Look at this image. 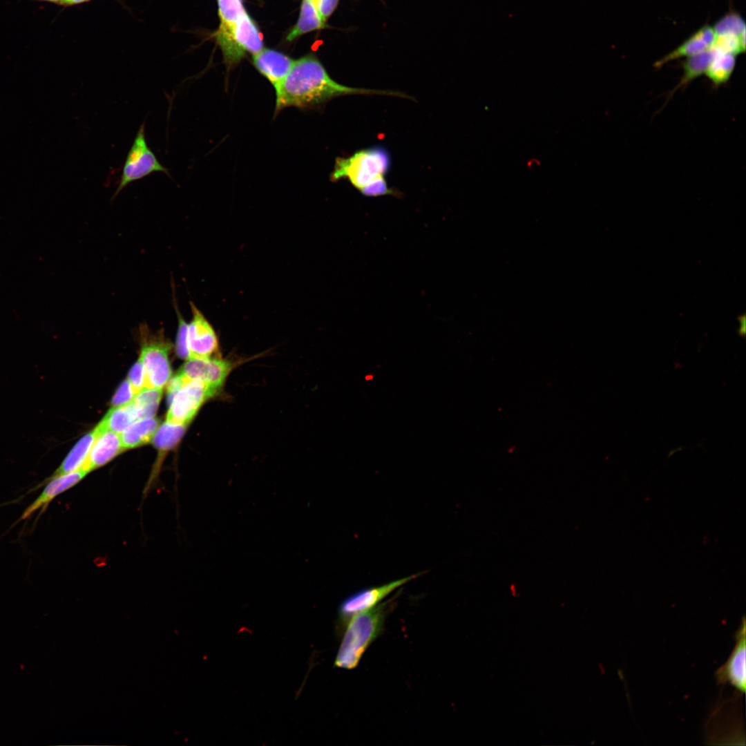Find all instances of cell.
Returning <instances> with one entry per match:
<instances>
[{"label": "cell", "instance_id": "1f68e13d", "mask_svg": "<svg viewBox=\"0 0 746 746\" xmlns=\"http://www.w3.org/2000/svg\"><path fill=\"white\" fill-rule=\"evenodd\" d=\"M37 1H46L50 3H55L57 4L62 5L66 0H34Z\"/></svg>", "mask_w": 746, "mask_h": 746}, {"label": "cell", "instance_id": "ba28073f", "mask_svg": "<svg viewBox=\"0 0 746 746\" xmlns=\"http://www.w3.org/2000/svg\"><path fill=\"white\" fill-rule=\"evenodd\" d=\"M190 307L192 318L187 328L190 358L210 357L219 349L217 334L202 312L191 301Z\"/></svg>", "mask_w": 746, "mask_h": 746}, {"label": "cell", "instance_id": "5bb4252c", "mask_svg": "<svg viewBox=\"0 0 746 746\" xmlns=\"http://www.w3.org/2000/svg\"><path fill=\"white\" fill-rule=\"evenodd\" d=\"M254 64L274 88L287 76L294 62L285 55L270 49L262 50L254 55Z\"/></svg>", "mask_w": 746, "mask_h": 746}, {"label": "cell", "instance_id": "9a60e30c", "mask_svg": "<svg viewBox=\"0 0 746 746\" xmlns=\"http://www.w3.org/2000/svg\"><path fill=\"white\" fill-rule=\"evenodd\" d=\"M187 425L175 423L164 421L156 430L151 441L153 446L159 450L160 456L153 470L151 477L145 487L144 493L151 488L152 484L158 476L162 455L173 448L184 435Z\"/></svg>", "mask_w": 746, "mask_h": 746}, {"label": "cell", "instance_id": "7402d4cb", "mask_svg": "<svg viewBox=\"0 0 746 746\" xmlns=\"http://www.w3.org/2000/svg\"><path fill=\"white\" fill-rule=\"evenodd\" d=\"M323 25L312 0H303L299 19L287 39L291 41L304 33L321 28Z\"/></svg>", "mask_w": 746, "mask_h": 746}, {"label": "cell", "instance_id": "cb8c5ba5", "mask_svg": "<svg viewBox=\"0 0 746 746\" xmlns=\"http://www.w3.org/2000/svg\"><path fill=\"white\" fill-rule=\"evenodd\" d=\"M716 35H740L745 32V23L741 15L730 11L716 22L713 26Z\"/></svg>", "mask_w": 746, "mask_h": 746}, {"label": "cell", "instance_id": "83f0119b", "mask_svg": "<svg viewBox=\"0 0 746 746\" xmlns=\"http://www.w3.org/2000/svg\"><path fill=\"white\" fill-rule=\"evenodd\" d=\"M135 394L129 381L126 379L121 383L117 390L111 401V404L113 407L126 405L133 401Z\"/></svg>", "mask_w": 746, "mask_h": 746}, {"label": "cell", "instance_id": "603a6c76", "mask_svg": "<svg viewBox=\"0 0 746 746\" xmlns=\"http://www.w3.org/2000/svg\"><path fill=\"white\" fill-rule=\"evenodd\" d=\"M162 394V389L144 388L137 392L132 403L139 419L153 417Z\"/></svg>", "mask_w": 746, "mask_h": 746}, {"label": "cell", "instance_id": "9c48e42d", "mask_svg": "<svg viewBox=\"0 0 746 746\" xmlns=\"http://www.w3.org/2000/svg\"><path fill=\"white\" fill-rule=\"evenodd\" d=\"M232 369L229 361L210 357L190 358L178 374L189 379H198L218 392Z\"/></svg>", "mask_w": 746, "mask_h": 746}, {"label": "cell", "instance_id": "ac0fdd59", "mask_svg": "<svg viewBox=\"0 0 746 746\" xmlns=\"http://www.w3.org/2000/svg\"><path fill=\"white\" fill-rule=\"evenodd\" d=\"M233 36L237 44L245 53L248 51L254 55L262 50L261 35L246 12L236 22Z\"/></svg>", "mask_w": 746, "mask_h": 746}, {"label": "cell", "instance_id": "6da1fadb", "mask_svg": "<svg viewBox=\"0 0 746 746\" xmlns=\"http://www.w3.org/2000/svg\"><path fill=\"white\" fill-rule=\"evenodd\" d=\"M274 89L276 113L289 106H314L347 95L389 93L399 95L397 93L341 85L329 77L321 63L313 56L304 57L294 61L283 81Z\"/></svg>", "mask_w": 746, "mask_h": 746}, {"label": "cell", "instance_id": "30bf717a", "mask_svg": "<svg viewBox=\"0 0 746 746\" xmlns=\"http://www.w3.org/2000/svg\"><path fill=\"white\" fill-rule=\"evenodd\" d=\"M736 643L727 662L716 672L719 684L729 683L744 694L746 690L745 620L736 635Z\"/></svg>", "mask_w": 746, "mask_h": 746}, {"label": "cell", "instance_id": "ffe728a7", "mask_svg": "<svg viewBox=\"0 0 746 746\" xmlns=\"http://www.w3.org/2000/svg\"><path fill=\"white\" fill-rule=\"evenodd\" d=\"M736 57V55L734 54L715 48L714 57L705 75L716 86L727 82L734 70Z\"/></svg>", "mask_w": 746, "mask_h": 746}, {"label": "cell", "instance_id": "4dcf8cb0", "mask_svg": "<svg viewBox=\"0 0 746 746\" xmlns=\"http://www.w3.org/2000/svg\"><path fill=\"white\" fill-rule=\"evenodd\" d=\"M90 0H66L62 6H74L82 3L87 2Z\"/></svg>", "mask_w": 746, "mask_h": 746}, {"label": "cell", "instance_id": "277c9868", "mask_svg": "<svg viewBox=\"0 0 746 746\" xmlns=\"http://www.w3.org/2000/svg\"><path fill=\"white\" fill-rule=\"evenodd\" d=\"M163 173L171 178L169 170L157 159L147 144L145 124L140 126L127 153L122 174L113 198L131 183L140 180L153 173Z\"/></svg>", "mask_w": 746, "mask_h": 746}, {"label": "cell", "instance_id": "484cf974", "mask_svg": "<svg viewBox=\"0 0 746 746\" xmlns=\"http://www.w3.org/2000/svg\"><path fill=\"white\" fill-rule=\"evenodd\" d=\"M174 287H174V285L173 284L172 289H173V298L174 307H175V310L176 312V314H177V316H178V332H177L176 347H175L176 354L178 356V357H180L181 358H183V359L188 360V359L190 358V353H189V347H188V343H187L188 324L186 323L184 317L182 316V314H181V313H180V312L179 310L178 305L177 301H176V298L175 297Z\"/></svg>", "mask_w": 746, "mask_h": 746}, {"label": "cell", "instance_id": "e0dca14e", "mask_svg": "<svg viewBox=\"0 0 746 746\" xmlns=\"http://www.w3.org/2000/svg\"><path fill=\"white\" fill-rule=\"evenodd\" d=\"M159 423L154 417L134 421L119 434L124 450L141 446L151 441Z\"/></svg>", "mask_w": 746, "mask_h": 746}, {"label": "cell", "instance_id": "4fadbf2b", "mask_svg": "<svg viewBox=\"0 0 746 746\" xmlns=\"http://www.w3.org/2000/svg\"><path fill=\"white\" fill-rule=\"evenodd\" d=\"M716 34L712 26L705 24L690 35L674 50L656 61L653 66L661 68L673 60L688 57L714 47Z\"/></svg>", "mask_w": 746, "mask_h": 746}, {"label": "cell", "instance_id": "44dd1931", "mask_svg": "<svg viewBox=\"0 0 746 746\" xmlns=\"http://www.w3.org/2000/svg\"><path fill=\"white\" fill-rule=\"evenodd\" d=\"M139 419L132 403L111 408L99 425L104 429L120 434L131 424Z\"/></svg>", "mask_w": 746, "mask_h": 746}, {"label": "cell", "instance_id": "5b68a950", "mask_svg": "<svg viewBox=\"0 0 746 746\" xmlns=\"http://www.w3.org/2000/svg\"><path fill=\"white\" fill-rule=\"evenodd\" d=\"M140 332L142 347L140 358L144 369L146 388L162 389L171 376L169 359L171 344L162 332L151 335L146 325H143Z\"/></svg>", "mask_w": 746, "mask_h": 746}, {"label": "cell", "instance_id": "d6986e66", "mask_svg": "<svg viewBox=\"0 0 746 746\" xmlns=\"http://www.w3.org/2000/svg\"><path fill=\"white\" fill-rule=\"evenodd\" d=\"M714 52L715 48L713 47L685 58V60L682 64L683 70L682 77L675 88L673 89L671 95L676 90L686 87L700 75L705 74Z\"/></svg>", "mask_w": 746, "mask_h": 746}, {"label": "cell", "instance_id": "3957f363", "mask_svg": "<svg viewBox=\"0 0 746 746\" xmlns=\"http://www.w3.org/2000/svg\"><path fill=\"white\" fill-rule=\"evenodd\" d=\"M390 157L382 147L358 151L347 157H338L331 174L332 182L347 178L361 193L370 185L385 179Z\"/></svg>", "mask_w": 746, "mask_h": 746}, {"label": "cell", "instance_id": "2e32d148", "mask_svg": "<svg viewBox=\"0 0 746 746\" xmlns=\"http://www.w3.org/2000/svg\"><path fill=\"white\" fill-rule=\"evenodd\" d=\"M99 432V430L97 425L91 432L82 437L72 448L57 469L50 477L69 473L82 469Z\"/></svg>", "mask_w": 746, "mask_h": 746}, {"label": "cell", "instance_id": "d4e9b609", "mask_svg": "<svg viewBox=\"0 0 746 746\" xmlns=\"http://www.w3.org/2000/svg\"><path fill=\"white\" fill-rule=\"evenodd\" d=\"M221 24L234 27L239 18L245 12L241 0H218Z\"/></svg>", "mask_w": 746, "mask_h": 746}, {"label": "cell", "instance_id": "4316f807", "mask_svg": "<svg viewBox=\"0 0 746 746\" xmlns=\"http://www.w3.org/2000/svg\"><path fill=\"white\" fill-rule=\"evenodd\" d=\"M127 380L129 381L135 394L146 388L144 369L140 358L130 370Z\"/></svg>", "mask_w": 746, "mask_h": 746}, {"label": "cell", "instance_id": "7c38bea8", "mask_svg": "<svg viewBox=\"0 0 746 746\" xmlns=\"http://www.w3.org/2000/svg\"><path fill=\"white\" fill-rule=\"evenodd\" d=\"M99 432L90 450L82 469L88 472L108 463L124 450L120 436L97 425Z\"/></svg>", "mask_w": 746, "mask_h": 746}, {"label": "cell", "instance_id": "7a4b0ae2", "mask_svg": "<svg viewBox=\"0 0 746 746\" xmlns=\"http://www.w3.org/2000/svg\"><path fill=\"white\" fill-rule=\"evenodd\" d=\"M388 610V603L358 613L347 622L334 666L352 669L357 667L363 653L383 630Z\"/></svg>", "mask_w": 746, "mask_h": 746}, {"label": "cell", "instance_id": "8fae6325", "mask_svg": "<svg viewBox=\"0 0 746 746\" xmlns=\"http://www.w3.org/2000/svg\"><path fill=\"white\" fill-rule=\"evenodd\" d=\"M88 473L84 469H79L69 473L49 477L41 484H46L39 496L24 510L19 522L31 516L36 511L44 508L58 495L69 490L80 482Z\"/></svg>", "mask_w": 746, "mask_h": 746}, {"label": "cell", "instance_id": "8992f818", "mask_svg": "<svg viewBox=\"0 0 746 746\" xmlns=\"http://www.w3.org/2000/svg\"><path fill=\"white\" fill-rule=\"evenodd\" d=\"M216 393L200 380L183 377L182 385L168 400L166 421L188 425L201 405Z\"/></svg>", "mask_w": 746, "mask_h": 746}, {"label": "cell", "instance_id": "f546056e", "mask_svg": "<svg viewBox=\"0 0 746 746\" xmlns=\"http://www.w3.org/2000/svg\"><path fill=\"white\" fill-rule=\"evenodd\" d=\"M746 331V320L745 316L739 317L738 332L740 336H744Z\"/></svg>", "mask_w": 746, "mask_h": 746}, {"label": "cell", "instance_id": "52a82bcc", "mask_svg": "<svg viewBox=\"0 0 746 746\" xmlns=\"http://www.w3.org/2000/svg\"><path fill=\"white\" fill-rule=\"evenodd\" d=\"M416 575L405 577L379 586L360 590L344 599L339 605L338 622L344 629L354 615L378 605L394 591L416 577Z\"/></svg>", "mask_w": 746, "mask_h": 746}, {"label": "cell", "instance_id": "f1b7e54d", "mask_svg": "<svg viewBox=\"0 0 746 746\" xmlns=\"http://www.w3.org/2000/svg\"><path fill=\"white\" fill-rule=\"evenodd\" d=\"M312 1L324 24L336 8L338 0H312Z\"/></svg>", "mask_w": 746, "mask_h": 746}]
</instances>
